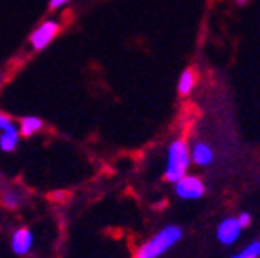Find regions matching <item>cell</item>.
<instances>
[{
  "label": "cell",
  "mask_w": 260,
  "mask_h": 258,
  "mask_svg": "<svg viewBox=\"0 0 260 258\" xmlns=\"http://www.w3.org/2000/svg\"><path fill=\"white\" fill-rule=\"evenodd\" d=\"M183 238V229L177 225H166L151 236L150 240H146L142 245L135 251V258H159L170 251L175 243Z\"/></svg>",
  "instance_id": "1"
},
{
  "label": "cell",
  "mask_w": 260,
  "mask_h": 258,
  "mask_svg": "<svg viewBox=\"0 0 260 258\" xmlns=\"http://www.w3.org/2000/svg\"><path fill=\"white\" fill-rule=\"evenodd\" d=\"M190 148L183 139L174 140L166 151L165 179L170 183H177L181 177H185L190 168Z\"/></svg>",
  "instance_id": "2"
},
{
  "label": "cell",
  "mask_w": 260,
  "mask_h": 258,
  "mask_svg": "<svg viewBox=\"0 0 260 258\" xmlns=\"http://www.w3.org/2000/svg\"><path fill=\"white\" fill-rule=\"evenodd\" d=\"M59 30H61V24L54 19H46L45 22H41V24L31 31L30 39H28L31 48H34L35 52H41V50L48 48V45L57 37Z\"/></svg>",
  "instance_id": "3"
},
{
  "label": "cell",
  "mask_w": 260,
  "mask_h": 258,
  "mask_svg": "<svg viewBox=\"0 0 260 258\" xmlns=\"http://www.w3.org/2000/svg\"><path fill=\"white\" fill-rule=\"evenodd\" d=\"M175 194L177 198L186 199V201H194V199H200L203 194H205V184L198 175L186 174L185 177H181L177 183H174Z\"/></svg>",
  "instance_id": "4"
},
{
  "label": "cell",
  "mask_w": 260,
  "mask_h": 258,
  "mask_svg": "<svg viewBox=\"0 0 260 258\" xmlns=\"http://www.w3.org/2000/svg\"><path fill=\"white\" fill-rule=\"evenodd\" d=\"M35 236L31 233V229L28 227H19L15 233L11 234V251L17 254V256H26V254L31 253L34 249Z\"/></svg>",
  "instance_id": "5"
},
{
  "label": "cell",
  "mask_w": 260,
  "mask_h": 258,
  "mask_svg": "<svg viewBox=\"0 0 260 258\" xmlns=\"http://www.w3.org/2000/svg\"><path fill=\"white\" fill-rule=\"evenodd\" d=\"M240 233H242V227H240V223H238V219L225 218L218 225L216 236H218V240H220L223 245H231V243H235L236 240L240 238Z\"/></svg>",
  "instance_id": "6"
},
{
  "label": "cell",
  "mask_w": 260,
  "mask_h": 258,
  "mask_svg": "<svg viewBox=\"0 0 260 258\" xmlns=\"http://www.w3.org/2000/svg\"><path fill=\"white\" fill-rule=\"evenodd\" d=\"M19 139H20L19 125H17L15 122H11L8 127L0 131V149H2L4 153L15 151L17 146H19Z\"/></svg>",
  "instance_id": "7"
},
{
  "label": "cell",
  "mask_w": 260,
  "mask_h": 258,
  "mask_svg": "<svg viewBox=\"0 0 260 258\" xmlns=\"http://www.w3.org/2000/svg\"><path fill=\"white\" fill-rule=\"evenodd\" d=\"M214 160V151L205 142H198L190 148V163L198 166H209Z\"/></svg>",
  "instance_id": "8"
},
{
  "label": "cell",
  "mask_w": 260,
  "mask_h": 258,
  "mask_svg": "<svg viewBox=\"0 0 260 258\" xmlns=\"http://www.w3.org/2000/svg\"><path fill=\"white\" fill-rule=\"evenodd\" d=\"M43 127H45V122H43L39 116H34V114L22 116L19 122V131L22 137H31V135L39 133Z\"/></svg>",
  "instance_id": "9"
},
{
  "label": "cell",
  "mask_w": 260,
  "mask_h": 258,
  "mask_svg": "<svg viewBox=\"0 0 260 258\" xmlns=\"http://www.w3.org/2000/svg\"><path fill=\"white\" fill-rule=\"evenodd\" d=\"M0 201H2V205H4L6 209L15 210L22 205V192L17 190V188H13V186H6V188L2 190Z\"/></svg>",
  "instance_id": "10"
},
{
  "label": "cell",
  "mask_w": 260,
  "mask_h": 258,
  "mask_svg": "<svg viewBox=\"0 0 260 258\" xmlns=\"http://www.w3.org/2000/svg\"><path fill=\"white\" fill-rule=\"evenodd\" d=\"M196 87V72L192 69H185L177 80V92L181 96H188Z\"/></svg>",
  "instance_id": "11"
},
{
  "label": "cell",
  "mask_w": 260,
  "mask_h": 258,
  "mask_svg": "<svg viewBox=\"0 0 260 258\" xmlns=\"http://www.w3.org/2000/svg\"><path fill=\"white\" fill-rule=\"evenodd\" d=\"M260 256V242H251L247 247H244L238 254L231 258H258Z\"/></svg>",
  "instance_id": "12"
},
{
  "label": "cell",
  "mask_w": 260,
  "mask_h": 258,
  "mask_svg": "<svg viewBox=\"0 0 260 258\" xmlns=\"http://www.w3.org/2000/svg\"><path fill=\"white\" fill-rule=\"evenodd\" d=\"M69 2H72V0H50L48 2V8H50L52 11L59 10V8H63V6H67Z\"/></svg>",
  "instance_id": "13"
},
{
  "label": "cell",
  "mask_w": 260,
  "mask_h": 258,
  "mask_svg": "<svg viewBox=\"0 0 260 258\" xmlns=\"http://www.w3.org/2000/svg\"><path fill=\"white\" fill-rule=\"evenodd\" d=\"M236 219H238V223H240V227H242V229L247 227V225L251 223V216H249V212H242Z\"/></svg>",
  "instance_id": "14"
},
{
  "label": "cell",
  "mask_w": 260,
  "mask_h": 258,
  "mask_svg": "<svg viewBox=\"0 0 260 258\" xmlns=\"http://www.w3.org/2000/svg\"><path fill=\"white\" fill-rule=\"evenodd\" d=\"M11 122H13V120H11V116H10V114L0 113V131H2V129H6V127H8V125H10Z\"/></svg>",
  "instance_id": "15"
},
{
  "label": "cell",
  "mask_w": 260,
  "mask_h": 258,
  "mask_svg": "<svg viewBox=\"0 0 260 258\" xmlns=\"http://www.w3.org/2000/svg\"><path fill=\"white\" fill-rule=\"evenodd\" d=\"M238 4H240V6H244V4H245V0H238Z\"/></svg>",
  "instance_id": "16"
},
{
  "label": "cell",
  "mask_w": 260,
  "mask_h": 258,
  "mask_svg": "<svg viewBox=\"0 0 260 258\" xmlns=\"http://www.w3.org/2000/svg\"><path fill=\"white\" fill-rule=\"evenodd\" d=\"M0 83H2V72H0Z\"/></svg>",
  "instance_id": "17"
}]
</instances>
